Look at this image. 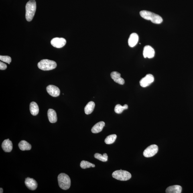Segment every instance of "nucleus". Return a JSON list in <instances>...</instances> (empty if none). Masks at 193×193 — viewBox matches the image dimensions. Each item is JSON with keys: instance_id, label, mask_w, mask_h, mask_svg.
<instances>
[{"instance_id": "obj_1", "label": "nucleus", "mask_w": 193, "mask_h": 193, "mask_svg": "<svg viewBox=\"0 0 193 193\" xmlns=\"http://www.w3.org/2000/svg\"><path fill=\"white\" fill-rule=\"evenodd\" d=\"M140 15L143 18L147 20H150L153 23L159 24L162 22L163 19L160 16L152 12L142 11L140 12Z\"/></svg>"}, {"instance_id": "obj_2", "label": "nucleus", "mask_w": 193, "mask_h": 193, "mask_svg": "<svg viewBox=\"0 0 193 193\" xmlns=\"http://www.w3.org/2000/svg\"><path fill=\"white\" fill-rule=\"evenodd\" d=\"M36 10V3L35 0H30L25 6V18L27 21H30L34 17Z\"/></svg>"}, {"instance_id": "obj_3", "label": "nucleus", "mask_w": 193, "mask_h": 193, "mask_svg": "<svg viewBox=\"0 0 193 193\" xmlns=\"http://www.w3.org/2000/svg\"><path fill=\"white\" fill-rule=\"evenodd\" d=\"M58 180L59 186L62 189L67 190L70 188V179L67 175L61 173L58 175Z\"/></svg>"}, {"instance_id": "obj_4", "label": "nucleus", "mask_w": 193, "mask_h": 193, "mask_svg": "<svg viewBox=\"0 0 193 193\" xmlns=\"http://www.w3.org/2000/svg\"><path fill=\"white\" fill-rule=\"evenodd\" d=\"M57 64L54 61L47 60H43L38 63V67L43 70H50L56 68Z\"/></svg>"}, {"instance_id": "obj_5", "label": "nucleus", "mask_w": 193, "mask_h": 193, "mask_svg": "<svg viewBox=\"0 0 193 193\" xmlns=\"http://www.w3.org/2000/svg\"><path fill=\"white\" fill-rule=\"evenodd\" d=\"M112 176L116 180L121 181L129 180L132 176L130 173L128 171L121 170L114 171L112 174Z\"/></svg>"}, {"instance_id": "obj_6", "label": "nucleus", "mask_w": 193, "mask_h": 193, "mask_svg": "<svg viewBox=\"0 0 193 193\" xmlns=\"http://www.w3.org/2000/svg\"><path fill=\"white\" fill-rule=\"evenodd\" d=\"M158 151V147L157 145H151L145 149L143 155L146 157H152L156 154Z\"/></svg>"}, {"instance_id": "obj_7", "label": "nucleus", "mask_w": 193, "mask_h": 193, "mask_svg": "<svg viewBox=\"0 0 193 193\" xmlns=\"http://www.w3.org/2000/svg\"><path fill=\"white\" fill-rule=\"evenodd\" d=\"M154 80V77L152 75L148 74L144 77L139 82V83L142 87H146L152 83Z\"/></svg>"}, {"instance_id": "obj_8", "label": "nucleus", "mask_w": 193, "mask_h": 193, "mask_svg": "<svg viewBox=\"0 0 193 193\" xmlns=\"http://www.w3.org/2000/svg\"><path fill=\"white\" fill-rule=\"evenodd\" d=\"M51 44L53 46L57 48H61L66 45V41L63 38H55L51 41Z\"/></svg>"}, {"instance_id": "obj_9", "label": "nucleus", "mask_w": 193, "mask_h": 193, "mask_svg": "<svg viewBox=\"0 0 193 193\" xmlns=\"http://www.w3.org/2000/svg\"><path fill=\"white\" fill-rule=\"evenodd\" d=\"M155 51L152 47L149 46L144 47L143 51V56L145 58H153L155 56Z\"/></svg>"}, {"instance_id": "obj_10", "label": "nucleus", "mask_w": 193, "mask_h": 193, "mask_svg": "<svg viewBox=\"0 0 193 193\" xmlns=\"http://www.w3.org/2000/svg\"><path fill=\"white\" fill-rule=\"evenodd\" d=\"M47 92L51 96L54 97H57L60 95V90L59 88L56 86L50 85L47 87Z\"/></svg>"}, {"instance_id": "obj_11", "label": "nucleus", "mask_w": 193, "mask_h": 193, "mask_svg": "<svg viewBox=\"0 0 193 193\" xmlns=\"http://www.w3.org/2000/svg\"><path fill=\"white\" fill-rule=\"evenodd\" d=\"M25 183L27 188L31 190H36L38 186L36 181L33 178H27L25 179Z\"/></svg>"}, {"instance_id": "obj_12", "label": "nucleus", "mask_w": 193, "mask_h": 193, "mask_svg": "<svg viewBox=\"0 0 193 193\" xmlns=\"http://www.w3.org/2000/svg\"><path fill=\"white\" fill-rule=\"evenodd\" d=\"M111 78L114 81L118 84L123 85L125 83V80L121 77V74L117 72H112L111 74Z\"/></svg>"}, {"instance_id": "obj_13", "label": "nucleus", "mask_w": 193, "mask_h": 193, "mask_svg": "<svg viewBox=\"0 0 193 193\" xmlns=\"http://www.w3.org/2000/svg\"><path fill=\"white\" fill-rule=\"evenodd\" d=\"M139 40L138 35L136 33H132L130 35L128 43L129 47H133L137 44Z\"/></svg>"}, {"instance_id": "obj_14", "label": "nucleus", "mask_w": 193, "mask_h": 193, "mask_svg": "<svg viewBox=\"0 0 193 193\" xmlns=\"http://www.w3.org/2000/svg\"><path fill=\"white\" fill-rule=\"evenodd\" d=\"M2 147L5 152H11L13 149L12 143L8 139H5L2 144Z\"/></svg>"}, {"instance_id": "obj_15", "label": "nucleus", "mask_w": 193, "mask_h": 193, "mask_svg": "<svg viewBox=\"0 0 193 193\" xmlns=\"http://www.w3.org/2000/svg\"><path fill=\"white\" fill-rule=\"evenodd\" d=\"M105 124L103 121L99 122L94 125L92 128L91 131L93 133H97L101 132L105 126Z\"/></svg>"}, {"instance_id": "obj_16", "label": "nucleus", "mask_w": 193, "mask_h": 193, "mask_svg": "<svg viewBox=\"0 0 193 193\" xmlns=\"http://www.w3.org/2000/svg\"><path fill=\"white\" fill-rule=\"evenodd\" d=\"M48 116L49 121L51 123H56L57 121V113L54 110L50 109L48 111Z\"/></svg>"}, {"instance_id": "obj_17", "label": "nucleus", "mask_w": 193, "mask_h": 193, "mask_svg": "<svg viewBox=\"0 0 193 193\" xmlns=\"http://www.w3.org/2000/svg\"><path fill=\"white\" fill-rule=\"evenodd\" d=\"M182 187L179 185H174L168 187L166 189L167 193H181L182 192Z\"/></svg>"}, {"instance_id": "obj_18", "label": "nucleus", "mask_w": 193, "mask_h": 193, "mask_svg": "<svg viewBox=\"0 0 193 193\" xmlns=\"http://www.w3.org/2000/svg\"><path fill=\"white\" fill-rule=\"evenodd\" d=\"M30 111L32 115L36 116L38 115L39 112V108L38 104L36 102H31L30 104Z\"/></svg>"}, {"instance_id": "obj_19", "label": "nucleus", "mask_w": 193, "mask_h": 193, "mask_svg": "<svg viewBox=\"0 0 193 193\" xmlns=\"http://www.w3.org/2000/svg\"><path fill=\"white\" fill-rule=\"evenodd\" d=\"M95 103L93 101H90L87 104L84 108V112L86 115H89L93 112L95 107Z\"/></svg>"}, {"instance_id": "obj_20", "label": "nucleus", "mask_w": 193, "mask_h": 193, "mask_svg": "<svg viewBox=\"0 0 193 193\" xmlns=\"http://www.w3.org/2000/svg\"><path fill=\"white\" fill-rule=\"evenodd\" d=\"M18 146L20 149L21 151L31 150V148L30 144L25 140L21 141L19 143Z\"/></svg>"}, {"instance_id": "obj_21", "label": "nucleus", "mask_w": 193, "mask_h": 193, "mask_svg": "<svg viewBox=\"0 0 193 193\" xmlns=\"http://www.w3.org/2000/svg\"><path fill=\"white\" fill-rule=\"evenodd\" d=\"M128 108V106L127 104H125L122 106L119 104L116 105L115 108V111L117 114H121L124 110H127Z\"/></svg>"}, {"instance_id": "obj_22", "label": "nucleus", "mask_w": 193, "mask_h": 193, "mask_svg": "<svg viewBox=\"0 0 193 193\" xmlns=\"http://www.w3.org/2000/svg\"><path fill=\"white\" fill-rule=\"evenodd\" d=\"M117 136L115 134L111 135L108 136L105 139L104 142L107 144H111L115 142L116 139H117Z\"/></svg>"}, {"instance_id": "obj_23", "label": "nucleus", "mask_w": 193, "mask_h": 193, "mask_svg": "<svg viewBox=\"0 0 193 193\" xmlns=\"http://www.w3.org/2000/svg\"><path fill=\"white\" fill-rule=\"evenodd\" d=\"M94 157L96 159L102 162H105L108 160V155L106 153H104L103 155L100 153H96L94 155Z\"/></svg>"}, {"instance_id": "obj_24", "label": "nucleus", "mask_w": 193, "mask_h": 193, "mask_svg": "<svg viewBox=\"0 0 193 193\" xmlns=\"http://www.w3.org/2000/svg\"><path fill=\"white\" fill-rule=\"evenodd\" d=\"M80 166L83 169H86L87 168H89L91 167H95V165L88 162V161H82L80 163Z\"/></svg>"}, {"instance_id": "obj_25", "label": "nucleus", "mask_w": 193, "mask_h": 193, "mask_svg": "<svg viewBox=\"0 0 193 193\" xmlns=\"http://www.w3.org/2000/svg\"><path fill=\"white\" fill-rule=\"evenodd\" d=\"M0 60L2 61L8 63L10 64L11 61V59L10 57L8 56H0Z\"/></svg>"}, {"instance_id": "obj_26", "label": "nucleus", "mask_w": 193, "mask_h": 193, "mask_svg": "<svg viewBox=\"0 0 193 193\" xmlns=\"http://www.w3.org/2000/svg\"><path fill=\"white\" fill-rule=\"evenodd\" d=\"M7 68V66L6 64L2 62H0V70H5Z\"/></svg>"}, {"instance_id": "obj_27", "label": "nucleus", "mask_w": 193, "mask_h": 193, "mask_svg": "<svg viewBox=\"0 0 193 193\" xmlns=\"http://www.w3.org/2000/svg\"><path fill=\"white\" fill-rule=\"evenodd\" d=\"M3 189L1 188H0V193H3Z\"/></svg>"}]
</instances>
